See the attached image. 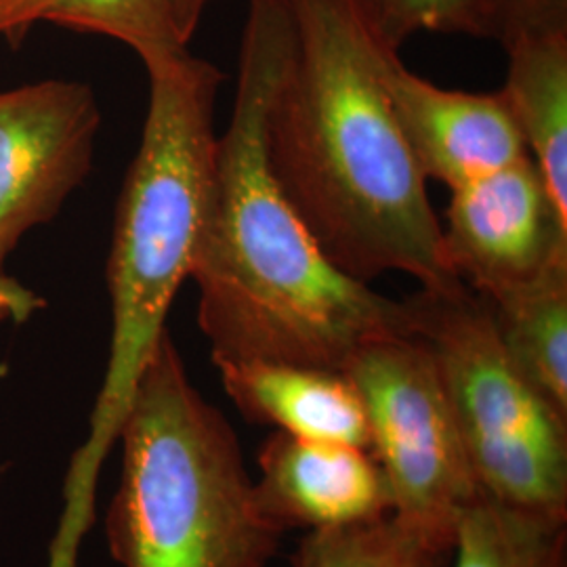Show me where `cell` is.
I'll use <instances>...</instances> for the list:
<instances>
[{"mask_svg": "<svg viewBox=\"0 0 567 567\" xmlns=\"http://www.w3.org/2000/svg\"><path fill=\"white\" fill-rule=\"evenodd\" d=\"M368 421L370 452L385 473L393 515L454 543L482 496L431 349L414 332L365 344L344 368Z\"/></svg>", "mask_w": 567, "mask_h": 567, "instance_id": "obj_6", "label": "cell"}, {"mask_svg": "<svg viewBox=\"0 0 567 567\" xmlns=\"http://www.w3.org/2000/svg\"><path fill=\"white\" fill-rule=\"evenodd\" d=\"M210 2L213 0H168L175 23L185 41H192L194 32L198 30V23L203 20L204 11Z\"/></svg>", "mask_w": 567, "mask_h": 567, "instance_id": "obj_19", "label": "cell"}, {"mask_svg": "<svg viewBox=\"0 0 567 567\" xmlns=\"http://www.w3.org/2000/svg\"><path fill=\"white\" fill-rule=\"evenodd\" d=\"M473 37L505 51L536 41L567 39V0H471Z\"/></svg>", "mask_w": 567, "mask_h": 567, "instance_id": "obj_18", "label": "cell"}, {"mask_svg": "<svg viewBox=\"0 0 567 567\" xmlns=\"http://www.w3.org/2000/svg\"><path fill=\"white\" fill-rule=\"evenodd\" d=\"M501 89L559 210L567 213V39L517 44Z\"/></svg>", "mask_w": 567, "mask_h": 567, "instance_id": "obj_13", "label": "cell"}, {"mask_svg": "<svg viewBox=\"0 0 567 567\" xmlns=\"http://www.w3.org/2000/svg\"><path fill=\"white\" fill-rule=\"evenodd\" d=\"M487 303L513 365L567 416V264Z\"/></svg>", "mask_w": 567, "mask_h": 567, "instance_id": "obj_12", "label": "cell"}, {"mask_svg": "<svg viewBox=\"0 0 567 567\" xmlns=\"http://www.w3.org/2000/svg\"><path fill=\"white\" fill-rule=\"evenodd\" d=\"M0 320H7V316H4V309L0 307Z\"/></svg>", "mask_w": 567, "mask_h": 567, "instance_id": "obj_20", "label": "cell"}, {"mask_svg": "<svg viewBox=\"0 0 567 567\" xmlns=\"http://www.w3.org/2000/svg\"><path fill=\"white\" fill-rule=\"evenodd\" d=\"M292 32L265 110V154L307 229L347 276L400 271L421 288L461 282L442 221L386 100L389 47L353 0H288Z\"/></svg>", "mask_w": 567, "mask_h": 567, "instance_id": "obj_2", "label": "cell"}, {"mask_svg": "<svg viewBox=\"0 0 567 567\" xmlns=\"http://www.w3.org/2000/svg\"><path fill=\"white\" fill-rule=\"evenodd\" d=\"M288 0H248L231 118L217 137L192 278L213 364L344 372L365 344L405 332V309L332 264L265 154V110L290 41Z\"/></svg>", "mask_w": 567, "mask_h": 567, "instance_id": "obj_1", "label": "cell"}, {"mask_svg": "<svg viewBox=\"0 0 567 567\" xmlns=\"http://www.w3.org/2000/svg\"><path fill=\"white\" fill-rule=\"evenodd\" d=\"M37 21L116 39L145 65L189 51L168 0H0V34L16 37Z\"/></svg>", "mask_w": 567, "mask_h": 567, "instance_id": "obj_14", "label": "cell"}, {"mask_svg": "<svg viewBox=\"0 0 567 567\" xmlns=\"http://www.w3.org/2000/svg\"><path fill=\"white\" fill-rule=\"evenodd\" d=\"M259 503L284 532L360 526L393 513L370 450L274 431L259 447Z\"/></svg>", "mask_w": 567, "mask_h": 567, "instance_id": "obj_10", "label": "cell"}, {"mask_svg": "<svg viewBox=\"0 0 567 567\" xmlns=\"http://www.w3.org/2000/svg\"><path fill=\"white\" fill-rule=\"evenodd\" d=\"M122 468L107 508L122 567H265L282 527L261 507L240 440L192 383L164 332L122 425Z\"/></svg>", "mask_w": 567, "mask_h": 567, "instance_id": "obj_4", "label": "cell"}, {"mask_svg": "<svg viewBox=\"0 0 567 567\" xmlns=\"http://www.w3.org/2000/svg\"><path fill=\"white\" fill-rule=\"evenodd\" d=\"M402 303L408 332L435 358L482 496L567 524V416L513 365L487 299L456 282Z\"/></svg>", "mask_w": 567, "mask_h": 567, "instance_id": "obj_5", "label": "cell"}, {"mask_svg": "<svg viewBox=\"0 0 567 567\" xmlns=\"http://www.w3.org/2000/svg\"><path fill=\"white\" fill-rule=\"evenodd\" d=\"M150 103L142 143L122 185L107 261L112 341L89 435L65 475L72 503H93L166 316L192 278L217 152L215 105L224 74L189 51L145 65Z\"/></svg>", "mask_w": 567, "mask_h": 567, "instance_id": "obj_3", "label": "cell"}, {"mask_svg": "<svg viewBox=\"0 0 567 567\" xmlns=\"http://www.w3.org/2000/svg\"><path fill=\"white\" fill-rule=\"evenodd\" d=\"M372 32L393 49L421 32L473 37L471 0H353Z\"/></svg>", "mask_w": 567, "mask_h": 567, "instance_id": "obj_17", "label": "cell"}, {"mask_svg": "<svg viewBox=\"0 0 567 567\" xmlns=\"http://www.w3.org/2000/svg\"><path fill=\"white\" fill-rule=\"evenodd\" d=\"M442 252L447 269L487 301L567 264V213L532 156L452 189Z\"/></svg>", "mask_w": 567, "mask_h": 567, "instance_id": "obj_8", "label": "cell"}, {"mask_svg": "<svg viewBox=\"0 0 567 567\" xmlns=\"http://www.w3.org/2000/svg\"><path fill=\"white\" fill-rule=\"evenodd\" d=\"M215 368L227 398L246 421L301 440L370 447L362 398L344 372L269 362Z\"/></svg>", "mask_w": 567, "mask_h": 567, "instance_id": "obj_11", "label": "cell"}, {"mask_svg": "<svg viewBox=\"0 0 567 567\" xmlns=\"http://www.w3.org/2000/svg\"><path fill=\"white\" fill-rule=\"evenodd\" d=\"M102 112L89 84L44 81L0 93V307L25 322L42 299L4 274L23 234L60 213L93 163Z\"/></svg>", "mask_w": 567, "mask_h": 567, "instance_id": "obj_7", "label": "cell"}, {"mask_svg": "<svg viewBox=\"0 0 567 567\" xmlns=\"http://www.w3.org/2000/svg\"><path fill=\"white\" fill-rule=\"evenodd\" d=\"M452 567H567V524L480 501L461 515Z\"/></svg>", "mask_w": 567, "mask_h": 567, "instance_id": "obj_16", "label": "cell"}, {"mask_svg": "<svg viewBox=\"0 0 567 567\" xmlns=\"http://www.w3.org/2000/svg\"><path fill=\"white\" fill-rule=\"evenodd\" d=\"M381 79L412 158L426 182L458 189L529 156L503 91H450L410 72L385 47Z\"/></svg>", "mask_w": 567, "mask_h": 567, "instance_id": "obj_9", "label": "cell"}, {"mask_svg": "<svg viewBox=\"0 0 567 567\" xmlns=\"http://www.w3.org/2000/svg\"><path fill=\"white\" fill-rule=\"evenodd\" d=\"M454 543L391 513L360 526L309 532L292 567H450Z\"/></svg>", "mask_w": 567, "mask_h": 567, "instance_id": "obj_15", "label": "cell"}]
</instances>
